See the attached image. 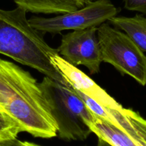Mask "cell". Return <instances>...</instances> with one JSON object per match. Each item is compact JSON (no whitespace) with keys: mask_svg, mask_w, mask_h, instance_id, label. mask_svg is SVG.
I'll list each match as a JSON object with an SVG mask.
<instances>
[{"mask_svg":"<svg viewBox=\"0 0 146 146\" xmlns=\"http://www.w3.org/2000/svg\"><path fill=\"white\" fill-rule=\"evenodd\" d=\"M0 106L34 137L52 138L57 126L40 83L29 72L0 58Z\"/></svg>","mask_w":146,"mask_h":146,"instance_id":"1","label":"cell"},{"mask_svg":"<svg viewBox=\"0 0 146 146\" xmlns=\"http://www.w3.org/2000/svg\"><path fill=\"white\" fill-rule=\"evenodd\" d=\"M27 12L20 7L12 10L0 9V54L69 85L51 62V57L59 54L58 51L46 42L41 32L31 26Z\"/></svg>","mask_w":146,"mask_h":146,"instance_id":"2","label":"cell"},{"mask_svg":"<svg viewBox=\"0 0 146 146\" xmlns=\"http://www.w3.org/2000/svg\"><path fill=\"white\" fill-rule=\"evenodd\" d=\"M49 110L57 126V135L64 140H85L92 133L89 124L95 115L71 85L44 76L40 83Z\"/></svg>","mask_w":146,"mask_h":146,"instance_id":"3","label":"cell"},{"mask_svg":"<svg viewBox=\"0 0 146 146\" xmlns=\"http://www.w3.org/2000/svg\"><path fill=\"white\" fill-rule=\"evenodd\" d=\"M97 35L102 61L145 86L146 56L130 36L105 22L98 27Z\"/></svg>","mask_w":146,"mask_h":146,"instance_id":"4","label":"cell"},{"mask_svg":"<svg viewBox=\"0 0 146 146\" xmlns=\"http://www.w3.org/2000/svg\"><path fill=\"white\" fill-rule=\"evenodd\" d=\"M119 10L110 0H96L83 7L54 17H32L31 26L41 33L59 34L64 30H80L99 27L117 16Z\"/></svg>","mask_w":146,"mask_h":146,"instance_id":"5","label":"cell"},{"mask_svg":"<svg viewBox=\"0 0 146 146\" xmlns=\"http://www.w3.org/2000/svg\"><path fill=\"white\" fill-rule=\"evenodd\" d=\"M97 32L98 27H93L65 34L57 50L70 64L75 67L82 64L90 74H97L102 62Z\"/></svg>","mask_w":146,"mask_h":146,"instance_id":"6","label":"cell"},{"mask_svg":"<svg viewBox=\"0 0 146 146\" xmlns=\"http://www.w3.org/2000/svg\"><path fill=\"white\" fill-rule=\"evenodd\" d=\"M51 62L74 89L83 92L105 108H116L121 105L86 74L67 62L59 54L51 57Z\"/></svg>","mask_w":146,"mask_h":146,"instance_id":"7","label":"cell"},{"mask_svg":"<svg viewBox=\"0 0 146 146\" xmlns=\"http://www.w3.org/2000/svg\"><path fill=\"white\" fill-rule=\"evenodd\" d=\"M108 121L121 129L131 139L135 146H146V119L132 109L106 108Z\"/></svg>","mask_w":146,"mask_h":146,"instance_id":"8","label":"cell"},{"mask_svg":"<svg viewBox=\"0 0 146 146\" xmlns=\"http://www.w3.org/2000/svg\"><path fill=\"white\" fill-rule=\"evenodd\" d=\"M15 2L27 12L45 15H61L85 6L84 0H15Z\"/></svg>","mask_w":146,"mask_h":146,"instance_id":"9","label":"cell"},{"mask_svg":"<svg viewBox=\"0 0 146 146\" xmlns=\"http://www.w3.org/2000/svg\"><path fill=\"white\" fill-rule=\"evenodd\" d=\"M92 133L112 146H135L123 130L108 120L95 115L89 124Z\"/></svg>","mask_w":146,"mask_h":146,"instance_id":"10","label":"cell"},{"mask_svg":"<svg viewBox=\"0 0 146 146\" xmlns=\"http://www.w3.org/2000/svg\"><path fill=\"white\" fill-rule=\"evenodd\" d=\"M109 22L117 29L124 31L132 40L146 52V17L136 15L134 17L115 16Z\"/></svg>","mask_w":146,"mask_h":146,"instance_id":"11","label":"cell"},{"mask_svg":"<svg viewBox=\"0 0 146 146\" xmlns=\"http://www.w3.org/2000/svg\"><path fill=\"white\" fill-rule=\"evenodd\" d=\"M23 129L17 121L3 110H0V142L15 139Z\"/></svg>","mask_w":146,"mask_h":146,"instance_id":"12","label":"cell"},{"mask_svg":"<svg viewBox=\"0 0 146 146\" xmlns=\"http://www.w3.org/2000/svg\"><path fill=\"white\" fill-rule=\"evenodd\" d=\"M126 9L146 15V0H123Z\"/></svg>","mask_w":146,"mask_h":146,"instance_id":"13","label":"cell"},{"mask_svg":"<svg viewBox=\"0 0 146 146\" xmlns=\"http://www.w3.org/2000/svg\"><path fill=\"white\" fill-rule=\"evenodd\" d=\"M0 146H29L27 141H21L17 138L0 142Z\"/></svg>","mask_w":146,"mask_h":146,"instance_id":"14","label":"cell"},{"mask_svg":"<svg viewBox=\"0 0 146 146\" xmlns=\"http://www.w3.org/2000/svg\"><path fill=\"white\" fill-rule=\"evenodd\" d=\"M98 146H112V145H110L109 143H107V142H105V140L98 138Z\"/></svg>","mask_w":146,"mask_h":146,"instance_id":"15","label":"cell"},{"mask_svg":"<svg viewBox=\"0 0 146 146\" xmlns=\"http://www.w3.org/2000/svg\"><path fill=\"white\" fill-rule=\"evenodd\" d=\"M28 145H29V146H41V145H39L37 144H35V143H30V142H28Z\"/></svg>","mask_w":146,"mask_h":146,"instance_id":"16","label":"cell"},{"mask_svg":"<svg viewBox=\"0 0 146 146\" xmlns=\"http://www.w3.org/2000/svg\"><path fill=\"white\" fill-rule=\"evenodd\" d=\"M91 2H92V0H84V2H85V5H88V4H89Z\"/></svg>","mask_w":146,"mask_h":146,"instance_id":"17","label":"cell"},{"mask_svg":"<svg viewBox=\"0 0 146 146\" xmlns=\"http://www.w3.org/2000/svg\"><path fill=\"white\" fill-rule=\"evenodd\" d=\"M0 110H3V111H5V110H3V108H2L1 106H0Z\"/></svg>","mask_w":146,"mask_h":146,"instance_id":"18","label":"cell"}]
</instances>
